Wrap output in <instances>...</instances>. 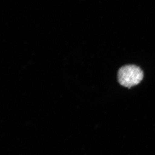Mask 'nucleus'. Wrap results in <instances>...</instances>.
Here are the masks:
<instances>
[{"label": "nucleus", "mask_w": 155, "mask_h": 155, "mask_svg": "<svg viewBox=\"0 0 155 155\" xmlns=\"http://www.w3.org/2000/svg\"><path fill=\"white\" fill-rule=\"evenodd\" d=\"M143 78L142 70L136 65H125L118 71V79L119 84L128 88L137 85Z\"/></svg>", "instance_id": "nucleus-1"}]
</instances>
